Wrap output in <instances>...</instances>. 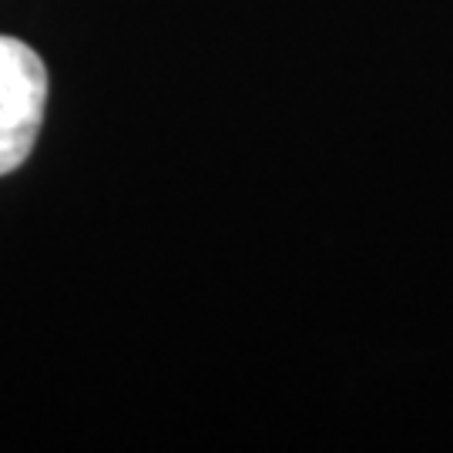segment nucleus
I'll use <instances>...</instances> for the list:
<instances>
[{"instance_id": "nucleus-1", "label": "nucleus", "mask_w": 453, "mask_h": 453, "mask_svg": "<svg viewBox=\"0 0 453 453\" xmlns=\"http://www.w3.org/2000/svg\"><path fill=\"white\" fill-rule=\"evenodd\" d=\"M48 104L44 61L24 41L0 34V175L31 158Z\"/></svg>"}]
</instances>
